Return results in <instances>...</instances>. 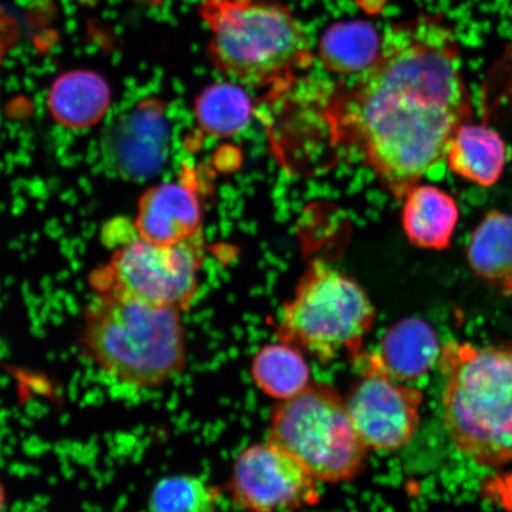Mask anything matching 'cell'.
I'll use <instances>...</instances> for the list:
<instances>
[{"label":"cell","instance_id":"6da1fadb","mask_svg":"<svg viewBox=\"0 0 512 512\" xmlns=\"http://www.w3.org/2000/svg\"><path fill=\"white\" fill-rule=\"evenodd\" d=\"M471 114L456 31L421 12L383 31L379 60L345 92L336 123L382 187L402 200L446 156Z\"/></svg>","mask_w":512,"mask_h":512},{"label":"cell","instance_id":"4fadbf2b","mask_svg":"<svg viewBox=\"0 0 512 512\" xmlns=\"http://www.w3.org/2000/svg\"><path fill=\"white\" fill-rule=\"evenodd\" d=\"M111 99V88L101 75L91 70H72L51 85L48 110L57 124L70 130H86L105 117Z\"/></svg>","mask_w":512,"mask_h":512},{"label":"cell","instance_id":"8992f818","mask_svg":"<svg viewBox=\"0 0 512 512\" xmlns=\"http://www.w3.org/2000/svg\"><path fill=\"white\" fill-rule=\"evenodd\" d=\"M268 440L296 458L318 482H349L363 470L367 446L352 424L347 405L328 384L311 383L281 401Z\"/></svg>","mask_w":512,"mask_h":512},{"label":"cell","instance_id":"52a82bcc","mask_svg":"<svg viewBox=\"0 0 512 512\" xmlns=\"http://www.w3.org/2000/svg\"><path fill=\"white\" fill-rule=\"evenodd\" d=\"M114 246L110 260L89 277L93 292L121 293L183 312L190 309L200 290L202 232L175 245H158L133 229Z\"/></svg>","mask_w":512,"mask_h":512},{"label":"cell","instance_id":"7c38bea8","mask_svg":"<svg viewBox=\"0 0 512 512\" xmlns=\"http://www.w3.org/2000/svg\"><path fill=\"white\" fill-rule=\"evenodd\" d=\"M402 200V227L412 245L432 251L450 247L459 209L448 192L434 185L416 184Z\"/></svg>","mask_w":512,"mask_h":512},{"label":"cell","instance_id":"9c48e42d","mask_svg":"<svg viewBox=\"0 0 512 512\" xmlns=\"http://www.w3.org/2000/svg\"><path fill=\"white\" fill-rule=\"evenodd\" d=\"M317 482L296 458L267 440L245 448L236 458L230 491L242 509L298 510L318 503Z\"/></svg>","mask_w":512,"mask_h":512},{"label":"cell","instance_id":"9a60e30c","mask_svg":"<svg viewBox=\"0 0 512 512\" xmlns=\"http://www.w3.org/2000/svg\"><path fill=\"white\" fill-rule=\"evenodd\" d=\"M446 157L454 174L482 187H491L502 177L507 147L492 128L466 121L454 132Z\"/></svg>","mask_w":512,"mask_h":512},{"label":"cell","instance_id":"30bf717a","mask_svg":"<svg viewBox=\"0 0 512 512\" xmlns=\"http://www.w3.org/2000/svg\"><path fill=\"white\" fill-rule=\"evenodd\" d=\"M168 136L162 102H140L107 127L101 143L106 170L132 182L156 176L165 163Z\"/></svg>","mask_w":512,"mask_h":512},{"label":"cell","instance_id":"44dd1931","mask_svg":"<svg viewBox=\"0 0 512 512\" xmlns=\"http://www.w3.org/2000/svg\"><path fill=\"white\" fill-rule=\"evenodd\" d=\"M18 37L17 22L0 6V67L11 48L15 46Z\"/></svg>","mask_w":512,"mask_h":512},{"label":"cell","instance_id":"d6986e66","mask_svg":"<svg viewBox=\"0 0 512 512\" xmlns=\"http://www.w3.org/2000/svg\"><path fill=\"white\" fill-rule=\"evenodd\" d=\"M195 113L198 125L210 136L232 137L247 126L252 104L241 87L219 82L197 96Z\"/></svg>","mask_w":512,"mask_h":512},{"label":"cell","instance_id":"5b68a950","mask_svg":"<svg viewBox=\"0 0 512 512\" xmlns=\"http://www.w3.org/2000/svg\"><path fill=\"white\" fill-rule=\"evenodd\" d=\"M375 315L373 303L356 280L315 261L281 311L278 337L322 362L331 361L343 352L357 354Z\"/></svg>","mask_w":512,"mask_h":512},{"label":"cell","instance_id":"7a4b0ae2","mask_svg":"<svg viewBox=\"0 0 512 512\" xmlns=\"http://www.w3.org/2000/svg\"><path fill=\"white\" fill-rule=\"evenodd\" d=\"M184 312L125 294L93 292L82 313L81 349L121 386L156 389L187 367Z\"/></svg>","mask_w":512,"mask_h":512},{"label":"cell","instance_id":"5bb4252c","mask_svg":"<svg viewBox=\"0 0 512 512\" xmlns=\"http://www.w3.org/2000/svg\"><path fill=\"white\" fill-rule=\"evenodd\" d=\"M437 332L420 318L401 320L382 338L375 354L382 368L400 382L420 380L440 358Z\"/></svg>","mask_w":512,"mask_h":512},{"label":"cell","instance_id":"277c9868","mask_svg":"<svg viewBox=\"0 0 512 512\" xmlns=\"http://www.w3.org/2000/svg\"><path fill=\"white\" fill-rule=\"evenodd\" d=\"M444 421L458 450L479 465L512 462V349L448 343Z\"/></svg>","mask_w":512,"mask_h":512},{"label":"cell","instance_id":"2e32d148","mask_svg":"<svg viewBox=\"0 0 512 512\" xmlns=\"http://www.w3.org/2000/svg\"><path fill=\"white\" fill-rule=\"evenodd\" d=\"M383 32L363 19H347L331 24L318 43L323 66L344 76L366 73L379 60Z\"/></svg>","mask_w":512,"mask_h":512},{"label":"cell","instance_id":"e0dca14e","mask_svg":"<svg viewBox=\"0 0 512 512\" xmlns=\"http://www.w3.org/2000/svg\"><path fill=\"white\" fill-rule=\"evenodd\" d=\"M467 260L479 278L512 294V215L486 214L472 233Z\"/></svg>","mask_w":512,"mask_h":512},{"label":"cell","instance_id":"7402d4cb","mask_svg":"<svg viewBox=\"0 0 512 512\" xmlns=\"http://www.w3.org/2000/svg\"><path fill=\"white\" fill-rule=\"evenodd\" d=\"M6 502H8V498H6L5 486L0 480V511L5 509Z\"/></svg>","mask_w":512,"mask_h":512},{"label":"cell","instance_id":"ba28073f","mask_svg":"<svg viewBox=\"0 0 512 512\" xmlns=\"http://www.w3.org/2000/svg\"><path fill=\"white\" fill-rule=\"evenodd\" d=\"M360 361V380L345 400L352 424L367 448L399 450L418 430L424 396L393 379L375 354L360 356Z\"/></svg>","mask_w":512,"mask_h":512},{"label":"cell","instance_id":"3957f363","mask_svg":"<svg viewBox=\"0 0 512 512\" xmlns=\"http://www.w3.org/2000/svg\"><path fill=\"white\" fill-rule=\"evenodd\" d=\"M211 64L248 87L286 86L312 61L309 35L279 0H203Z\"/></svg>","mask_w":512,"mask_h":512},{"label":"cell","instance_id":"ffe728a7","mask_svg":"<svg viewBox=\"0 0 512 512\" xmlns=\"http://www.w3.org/2000/svg\"><path fill=\"white\" fill-rule=\"evenodd\" d=\"M220 491L195 476H170L153 486L149 510L156 512H208L219 508Z\"/></svg>","mask_w":512,"mask_h":512},{"label":"cell","instance_id":"8fae6325","mask_svg":"<svg viewBox=\"0 0 512 512\" xmlns=\"http://www.w3.org/2000/svg\"><path fill=\"white\" fill-rule=\"evenodd\" d=\"M203 209L200 195L190 181L165 182L140 198L133 226L140 238L175 245L202 232Z\"/></svg>","mask_w":512,"mask_h":512},{"label":"cell","instance_id":"ac0fdd59","mask_svg":"<svg viewBox=\"0 0 512 512\" xmlns=\"http://www.w3.org/2000/svg\"><path fill=\"white\" fill-rule=\"evenodd\" d=\"M253 380L270 398L285 401L310 386L311 373L300 349L284 342L260 349L252 362Z\"/></svg>","mask_w":512,"mask_h":512}]
</instances>
